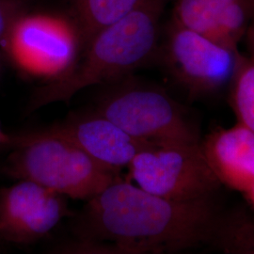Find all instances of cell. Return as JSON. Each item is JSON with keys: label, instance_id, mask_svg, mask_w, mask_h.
Masks as SVG:
<instances>
[{"label": "cell", "instance_id": "cell-11", "mask_svg": "<svg viewBox=\"0 0 254 254\" xmlns=\"http://www.w3.org/2000/svg\"><path fill=\"white\" fill-rule=\"evenodd\" d=\"M202 152L221 184L246 193L254 184V133L241 124L211 133Z\"/></svg>", "mask_w": 254, "mask_h": 254}, {"label": "cell", "instance_id": "cell-12", "mask_svg": "<svg viewBox=\"0 0 254 254\" xmlns=\"http://www.w3.org/2000/svg\"><path fill=\"white\" fill-rule=\"evenodd\" d=\"M145 0H69V18L76 27L82 49L105 27L118 22Z\"/></svg>", "mask_w": 254, "mask_h": 254}, {"label": "cell", "instance_id": "cell-6", "mask_svg": "<svg viewBox=\"0 0 254 254\" xmlns=\"http://www.w3.org/2000/svg\"><path fill=\"white\" fill-rule=\"evenodd\" d=\"M128 170L137 187L168 200L208 198L221 186L200 143L151 146L136 154Z\"/></svg>", "mask_w": 254, "mask_h": 254}, {"label": "cell", "instance_id": "cell-19", "mask_svg": "<svg viewBox=\"0 0 254 254\" xmlns=\"http://www.w3.org/2000/svg\"><path fill=\"white\" fill-rule=\"evenodd\" d=\"M4 54H3V52H2V50H0V57H3Z\"/></svg>", "mask_w": 254, "mask_h": 254}, {"label": "cell", "instance_id": "cell-7", "mask_svg": "<svg viewBox=\"0 0 254 254\" xmlns=\"http://www.w3.org/2000/svg\"><path fill=\"white\" fill-rule=\"evenodd\" d=\"M158 54L175 81L196 97L231 81L239 52L173 21Z\"/></svg>", "mask_w": 254, "mask_h": 254}, {"label": "cell", "instance_id": "cell-17", "mask_svg": "<svg viewBox=\"0 0 254 254\" xmlns=\"http://www.w3.org/2000/svg\"><path fill=\"white\" fill-rule=\"evenodd\" d=\"M13 141V136L7 134L0 126V146H10Z\"/></svg>", "mask_w": 254, "mask_h": 254}, {"label": "cell", "instance_id": "cell-5", "mask_svg": "<svg viewBox=\"0 0 254 254\" xmlns=\"http://www.w3.org/2000/svg\"><path fill=\"white\" fill-rule=\"evenodd\" d=\"M0 46L21 72L47 81L68 71L81 52L71 19L27 11L16 19Z\"/></svg>", "mask_w": 254, "mask_h": 254}, {"label": "cell", "instance_id": "cell-4", "mask_svg": "<svg viewBox=\"0 0 254 254\" xmlns=\"http://www.w3.org/2000/svg\"><path fill=\"white\" fill-rule=\"evenodd\" d=\"M94 110L151 145L200 143L198 130L176 101L131 75L106 85Z\"/></svg>", "mask_w": 254, "mask_h": 254}, {"label": "cell", "instance_id": "cell-8", "mask_svg": "<svg viewBox=\"0 0 254 254\" xmlns=\"http://www.w3.org/2000/svg\"><path fill=\"white\" fill-rule=\"evenodd\" d=\"M64 198L28 180L0 190V240L28 245L49 235L68 213Z\"/></svg>", "mask_w": 254, "mask_h": 254}, {"label": "cell", "instance_id": "cell-3", "mask_svg": "<svg viewBox=\"0 0 254 254\" xmlns=\"http://www.w3.org/2000/svg\"><path fill=\"white\" fill-rule=\"evenodd\" d=\"M2 172L76 200H89L120 179L72 142L39 130L13 136Z\"/></svg>", "mask_w": 254, "mask_h": 254}, {"label": "cell", "instance_id": "cell-13", "mask_svg": "<svg viewBox=\"0 0 254 254\" xmlns=\"http://www.w3.org/2000/svg\"><path fill=\"white\" fill-rule=\"evenodd\" d=\"M230 83V100L238 124L254 133V60L238 54Z\"/></svg>", "mask_w": 254, "mask_h": 254}, {"label": "cell", "instance_id": "cell-10", "mask_svg": "<svg viewBox=\"0 0 254 254\" xmlns=\"http://www.w3.org/2000/svg\"><path fill=\"white\" fill-rule=\"evenodd\" d=\"M254 0H177L173 21L238 51L253 18Z\"/></svg>", "mask_w": 254, "mask_h": 254}, {"label": "cell", "instance_id": "cell-20", "mask_svg": "<svg viewBox=\"0 0 254 254\" xmlns=\"http://www.w3.org/2000/svg\"><path fill=\"white\" fill-rule=\"evenodd\" d=\"M253 18L254 19V9H253Z\"/></svg>", "mask_w": 254, "mask_h": 254}, {"label": "cell", "instance_id": "cell-15", "mask_svg": "<svg viewBox=\"0 0 254 254\" xmlns=\"http://www.w3.org/2000/svg\"><path fill=\"white\" fill-rule=\"evenodd\" d=\"M237 252L244 254H254V231L252 230L250 223H246L242 230L237 246Z\"/></svg>", "mask_w": 254, "mask_h": 254}, {"label": "cell", "instance_id": "cell-14", "mask_svg": "<svg viewBox=\"0 0 254 254\" xmlns=\"http://www.w3.org/2000/svg\"><path fill=\"white\" fill-rule=\"evenodd\" d=\"M26 11L25 0H0V45L16 19Z\"/></svg>", "mask_w": 254, "mask_h": 254}, {"label": "cell", "instance_id": "cell-1", "mask_svg": "<svg viewBox=\"0 0 254 254\" xmlns=\"http://www.w3.org/2000/svg\"><path fill=\"white\" fill-rule=\"evenodd\" d=\"M243 220L214 200L179 201L152 194L122 178L87 200L68 251L84 254L179 253L203 245L233 251Z\"/></svg>", "mask_w": 254, "mask_h": 254}, {"label": "cell", "instance_id": "cell-9", "mask_svg": "<svg viewBox=\"0 0 254 254\" xmlns=\"http://www.w3.org/2000/svg\"><path fill=\"white\" fill-rule=\"evenodd\" d=\"M42 131L72 142L97 163L117 173L128 168L142 150L154 146L130 136L95 110L70 116Z\"/></svg>", "mask_w": 254, "mask_h": 254}, {"label": "cell", "instance_id": "cell-18", "mask_svg": "<svg viewBox=\"0 0 254 254\" xmlns=\"http://www.w3.org/2000/svg\"><path fill=\"white\" fill-rule=\"evenodd\" d=\"M245 194L248 200H250V202L254 207V184L252 186V188L246 192Z\"/></svg>", "mask_w": 254, "mask_h": 254}, {"label": "cell", "instance_id": "cell-2", "mask_svg": "<svg viewBox=\"0 0 254 254\" xmlns=\"http://www.w3.org/2000/svg\"><path fill=\"white\" fill-rule=\"evenodd\" d=\"M167 0H145L118 22L105 27L82 49L71 68L34 91L27 109L67 102L95 85L132 75L159 51L160 21Z\"/></svg>", "mask_w": 254, "mask_h": 254}, {"label": "cell", "instance_id": "cell-16", "mask_svg": "<svg viewBox=\"0 0 254 254\" xmlns=\"http://www.w3.org/2000/svg\"><path fill=\"white\" fill-rule=\"evenodd\" d=\"M246 37H247V41H248L249 50L251 53L250 57L254 60V26H252L248 28V30L246 32Z\"/></svg>", "mask_w": 254, "mask_h": 254}]
</instances>
